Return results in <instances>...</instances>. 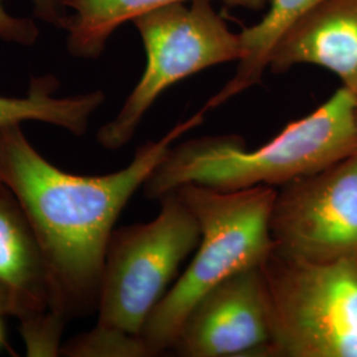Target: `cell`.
<instances>
[{
    "instance_id": "cell-5",
    "label": "cell",
    "mask_w": 357,
    "mask_h": 357,
    "mask_svg": "<svg viewBox=\"0 0 357 357\" xmlns=\"http://www.w3.org/2000/svg\"><path fill=\"white\" fill-rule=\"evenodd\" d=\"M261 266L270 356L357 357V258L308 262L273 249Z\"/></svg>"
},
{
    "instance_id": "cell-12",
    "label": "cell",
    "mask_w": 357,
    "mask_h": 357,
    "mask_svg": "<svg viewBox=\"0 0 357 357\" xmlns=\"http://www.w3.org/2000/svg\"><path fill=\"white\" fill-rule=\"evenodd\" d=\"M60 81L53 75L31 78L24 96L0 94V128L24 122H41L81 137L89 128L90 119L102 106L106 96L93 90L75 96L59 97Z\"/></svg>"
},
{
    "instance_id": "cell-14",
    "label": "cell",
    "mask_w": 357,
    "mask_h": 357,
    "mask_svg": "<svg viewBox=\"0 0 357 357\" xmlns=\"http://www.w3.org/2000/svg\"><path fill=\"white\" fill-rule=\"evenodd\" d=\"M33 4V13L38 19L53 26H60L68 10L64 0H29ZM40 38L36 22L26 16H15L7 11L0 0V40L7 44L32 47Z\"/></svg>"
},
{
    "instance_id": "cell-17",
    "label": "cell",
    "mask_w": 357,
    "mask_h": 357,
    "mask_svg": "<svg viewBox=\"0 0 357 357\" xmlns=\"http://www.w3.org/2000/svg\"><path fill=\"white\" fill-rule=\"evenodd\" d=\"M356 121H357V110H356Z\"/></svg>"
},
{
    "instance_id": "cell-2",
    "label": "cell",
    "mask_w": 357,
    "mask_h": 357,
    "mask_svg": "<svg viewBox=\"0 0 357 357\" xmlns=\"http://www.w3.org/2000/svg\"><path fill=\"white\" fill-rule=\"evenodd\" d=\"M357 98L339 88L311 114L249 150L238 135L203 137L172 146L143 185L159 200L187 184L220 191L284 185L357 153Z\"/></svg>"
},
{
    "instance_id": "cell-4",
    "label": "cell",
    "mask_w": 357,
    "mask_h": 357,
    "mask_svg": "<svg viewBox=\"0 0 357 357\" xmlns=\"http://www.w3.org/2000/svg\"><path fill=\"white\" fill-rule=\"evenodd\" d=\"M151 221L115 229L105 257L94 328L141 337L144 324L200 243V225L178 191Z\"/></svg>"
},
{
    "instance_id": "cell-7",
    "label": "cell",
    "mask_w": 357,
    "mask_h": 357,
    "mask_svg": "<svg viewBox=\"0 0 357 357\" xmlns=\"http://www.w3.org/2000/svg\"><path fill=\"white\" fill-rule=\"evenodd\" d=\"M270 233L277 252L302 261L357 258V153L282 185Z\"/></svg>"
},
{
    "instance_id": "cell-8",
    "label": "cell",
    "mask_w": 357,
    "mask_h": 357,
    "mask_svg": "<svg viewBox=\"0 0 357 357\" xmlns=\"http://www.w3.org/2000/svg\"><path fill=\"white\" fill-rule=\"evenodd\" d=\"M0 312L19 320L28 356L59 355L65 326L53 312L50 268L26 211L1 181Z\"/></svg>"
},
{
    "instance_id": "cell-10",
    "label": "cell",
    "mask_w": 357,
    "mask_h": 357,
    "mask_svg": "<svg viewBox=\"0 0 357 357\" xmlns=\"http://www.w3.org/2000/svg\"><path fill=\"white\" fill-rule=\"evenodd\" d=\"M305 64L330 70L357 98V0H323L308 11L274 47L268 68Z\"/></svg>"
},
{
    "instance_id": "cell-6",
    "label": "cell",
    "mask_w": 357,
    "mask_h": 357,
    "mask_svg": "<svg viewBox=\"0 0 357 357\" xmlns=\"http://www.w3.org/2000/svg\"><path fill=\"white\" fill-rule=\"evenodd\" d=\"M146 52L141 79L121 110L97 132L103 149L115 151L131 141L155 101L180 81L208 68L238 63L240 33H234L211 0H193L160 7L131 22Z\"/></svg>"
},
{
    "instance_id": "cell-11",
    "label": "cell",
    "mask_w": 357,
    "mask_h": 357,
    "mask_svg": "<svg viewBox=\"0 0 357 357\" xmlns=\"http://www.w3.org/2000/svg\"><path fill=\"white\" fill-rule=\"evenodd\" d=\"M193 0H64L68 13L59 28L66 32L70 56L94 60L102 54L115 31L143 13ZM227 6L262 11L268 0H221Z\"/></svg>"
},
{
    "instance_id": "cell-13",
    "label": "cell",
    "mask_w": 357,
    "mask_h": 357,
    "mask_svg": "<svg viewBox=\"0 0 357 357\" xmlns=\"http://www.w3.org/2000/svg\"><path fill=\"white\" fill-rule=\"evenodd\" d=\"M323 0H268V11L252 26L240 32L243 56L234 76L200 109L204 114L240 93L259 85L268 68L271 52L291 26Z\"/></svg>"
},
{
    "instance_id": "cell-1",
    "label": "cell",
    "mask_w": 357,
    "mask_h": 357,
    "mask_svg": "<svg viewBox=\"0 0 357 357\" xmlns=\"http://www.w3.org/2000/svg\"><path fill=\"white\" fill-rule=\"evenodd\" d=\"M204 116L199 110L158 141L142 144L125 168L98 176L54 166L28 141L22 125L0 128V181L17 197L38 236L51 274L53 312L63 326L97 308L118 217L175 141Z\"/></svg>"
},
{
    "instance_id": "cell-3",
    "label": "cell",
    "mask_w": 357,
    "mask_h": 357,
    "mask_svg": "<svg viewBox=\"0 0 357 357\" xmlns=\"http://www.w3.org/2000/svg\"><path fill=\"white\" fill-rule=\"evenodd\" d=\"M178 192L200 225V243L188 268L146 321L141 339L150 356L169 351L193 305L231 274L262 264L274 249L270 212L277 190L220 191L187 184Z\"/></svg>"
},
{
    "instance_id": "cell-9",
    "label": "cell",
    "mask_w": 357,
    "mask_h": 357,
    "mask_svg": "<svg viewBox=\"0 0 357 357\" xmlns=\"http://www.w3.org/2000/svg\"><path fill=\"white\" fill-rule=\"evenodd\" d=\"M261 265L243 268L205 293L171 349L185 357L270 356V305Z\"/></svg>"
},
{
    "instance_id": "cell-15",
    "label": "cell",
    "mask_w": 357,
    "mask_h": 357,
    "mask_svg": "<svg viewBox=\"0 0 357 357\" xmlns=\"http://www.w3.org/2000/svg\"><path fill=\"white\" fill-rule=\"evenodd\" d=\"M61 355L79 357L150 356L141 337L118 335L93 328L61 347Z\"/></svg>"
},
{
    "instance_id": "cell-16",
    "label": "cell",
    "mask_w": 357,
    "mask_h": 357,
    "mask_svg": "<svg viewBox=\"0 0 357 357\" xmlns=\"http://www.w3.org/2000/svg\"><path fill=\"white\" fill-rule=\"evenodd\" d=\"M3 314L0 312V317H1ZM6 344V337H4V327H3V321H1V318H0V349H1V347Z\"/></svg>"
}]
</instances>
